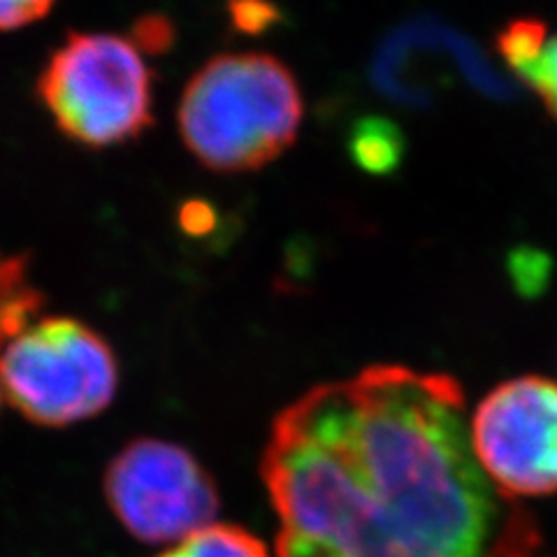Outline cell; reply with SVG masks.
<instances>
[{
    "mask_svg": "<svg viewBox=\"0 0 557 557\" xmlns=\"http://www.w3.org/2000/svg\"><path fill=\"white\" fill-rule=\"evenodd\" d=\"M260 476L274 557H550L479 467L450 374L386 362L319 383L274 416Z\"/></svg>",
    "mask_w": 557,
    "mask_h": 557,
    "instance_id": "cell-1",
    "label": "cell"
},
{
    "mask_svg": "<svg viewBox=\"0 0 557 557\" xmlns=\"http://www.w3.org/2000/svg\"><path fill=\"white\" fill-rule=\"evenodd\" d=\"M305 114L293 70L272 54H219L190 77L180 98L184 147L212 172L270 165L298 139Z\"/></svg>",
    "mask_w": 557,
    "mask_h": 557,
    "instance_id": "cell-2",
    "label": "cell"
},
{
    "mask_svg": "<svg viewBox=\"0 0 557 557\" xmlns=\"http://www.w3.org/2000/svg\"><path fill=\"white\" fill-rule=\"evenodd\" d=\"M38 98L57 128L89 149L128 145L153 126V73L116 33H67L40 70Z\"/></svg>",
    "mask_w": 557,
    "mask_h": 557,
    "instance_id": "cell-3",
    "label": "cell"
},
{
    "mask_svg": "<svg viewBox=\"0 0 557 557\" xmlns=\"http://www.w3.org/2000/svg\"><path fill=\"white\" fill-rule=\"evenodd\" d=\"M0 391L26 421L67 428L114 403L119 360L89 323L38 317L0 346Z\"/></svg>",
    "mask_w": 557,
    "mask_h": 557,
    "instance_id": "cell-4",
    "label": "cell"
},
{
    "mask_svg": "<svg viewBox=\"0 0 557 557\" xmlns=\"http://www.w3.org/2000/svg\"><path fill=\"white\" fill-rule=\"evenodd\" d=\"M102 491L121 528L149 546L168 548L219 522L216 481L174 442H128L104 469Z\"/></svg>",
    "mask_w": 557,
    "mask_h": 557,
    "instance_id": "cell-5",
    "label": "cell"
},
{
    "mask_svg": "<svg viewBox=\"0 0 557 557\" xmlns=\"http://www.w3.org/2000/svg\"><path fill=\"white\" fill-rule=\"evenodd\" d=\"M483 474L516 499L557 493V383L525 374L499 383L469 413Z\"/></svg>",
    "mask_w": 557,
    "mask_h": 557,
    "instance_id": "cell-6",
    "label": "cell"
},
{
    "mask_svg": "<svg viewBox=\"0 0 557 557\" xmlns=\"http://www.w3.org/2000/svg\"><path fill=\"white\" fill-rule=\"evenodd\" d=\"M458 79L499 100L516 94L513 82L485 51L462 33L432 20L397 28L379 47L372 63L376 89L407 108H425Z\"/></svg>",
    "mask_w": 557,
    "mask_h": 557,
    "instance_id": "cell-7",
    "label": "cell"
},
{
    "mask_svg": "<svg viewBox=\"0 0 557 557\" xmlns=\"http://www.w3.org/2000/svg\"><path fill=\"white\" fill-rule=\"evenodd\" d=\"M45 298L30 284L28 258L0 251V346L40 317Z\"/></svg>",
    "mask_w": 557,
    "mask_h": 557,
    "instance_id": "cell-8",
    "label": "cell"
},
{
    "mask_svg": "<svg viewBox=\"0 0 557 557\" xmlns=\"http://www.w3.org/2000/svg\"><path fill=\"white\" fill-rule=\"evenodd\" d=\"M156 557H272L263 539L233 522H214Z\"/></svg>",
    "mask_w": 557,
    "mask_h": 557,
    "instance_id": "cell-9",
    "label": "cell"
},
{
    "mask_svg": "<svg viewBox=\"0 0 557 557\" xmlns=\"http://www.w3.org/2000/svg\"><path fill=\"white\" fill-rule=\"evenodd\" d=\"M354 161L374 174L391 172L405 156V139L386 119H364L351 135Z\"/></svg>",
    "mask_w": 557,
    "mask_h": 557,
    "instance_id": "cell-10",
    "label": "cell"
},
{
    "mask_svg": "<svg viewBox=\"0 0 557 557\" xmlns=\"http://www.w3.org/2000/svg\"><path fill=\"white\" fill-rule=\"evenodd\" d=\"M548 40V28L542 20L532 16H520V20L502 26L497 33V51L511 73L518 77L542 51Z\"/></svg>",
    "mask_w": 557,
    "mask_h": 557,
    "instance_id": "cell-11",
    "label": "cell"
},
{
    "mask_svg": "<svg viewBox=\"0 0 557 557\" xmlns=\"http://www.w3.org/2000/svg\"><path fill=\"white\" fill-rule=\"evenodd\" d=\"M518 77L542 96L546 110L557 121V35H548L539 57Z\"/></svg>",
    "mask_w": 557,
    "mask_h": 557,
    "instance_id": "cell-12",
    "label": "cell"
},
{
    "mask_svg": "<svg viewBox=\"0 0 557 557\" xmlns=\"http://www.w3.org/2000/svg\"><path fill=\"white\" fill-rule=\"evenodd\" d=\"M231 24L242 35H263L282 22V10L272 0H228Z\"/></svg>",
    "mask_w": 557,
    "mask_h": 557,
    "instance_id": "cell-13",
    "label": "cell"
},
{
    "mask_svg": "<svg viewBox=\"0 0 557 557\" xmlns=\"http://www.w3.org/2000/svg\"><path fill=\"white\" fill-rule=\"evenodd\" d=\"M57 0H0V30H20L45 16Z\"/></svg>",
    "mask_w": 557,
    "mask_h": 557,
    "instance_id": "cell-14",
    "label": "cell"
},
{
    "mask_svg": "<svg viewBox=\"0 0 557 557\" xmlns=\"http://www.w3.org/2000/svg\"><path fill=\"white\" fill-rule=\"evenodd\" d=\"M131 40L143 49V54L145 51H149V54H163L174 42V28L165 16H143L135 24Z\"/></svg>",
    "mask_w": 557,
    "mask_h": 557,
    "instance_id": "cell-15",
    "label": "cell"
},
{
    "mask_svg": "<svg viewBox=\"0 0 557 557\" xmlns=\"http://www.w3.org/2000/svg\"><path fill=\"white\" fill-rule=\"evenodd\" d=\"M182 223H184L186 233L202 235L209 228V223H214V216H212V212H209V207H205V202H194L184 209Z\"/></svg>",
    "mask_w": 557,
    "mask_h": 557,
    "instance_id": "cell-16",
    "label": "cell"
},
{
    "mask_svg": "<svg viewBox=\"0 0 557 557\" xmlns=\"http://www.w3.org/2000/svg\"><path fill=\"white\" fill-rule=\"evenodd\" d=\"M0 395H3V391H0Z\"/></svg>",
    "mask_w": 557,
    "mask_h": 557,
    "instance_id": "cell-17",
    "label": "cell"
}]
</instances>
